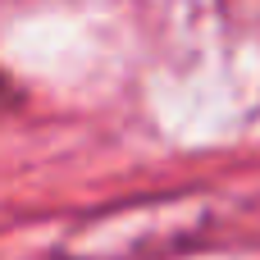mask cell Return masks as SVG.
I'll list each match as a JSON object with an SVG mask.
<instances>
[{
	"label": "cell",
	"mask_w": 260,
	"mask_h": 260,
	"mask_svg": "<svg viewBox=\"0 0 260 260\" xmlns=\"http://www.w3.org/2000/svg\"><path fill=\"white\" fill-rule=\"evenodd\" d=\"M229 219V206L206 192L142 197L78 219L59 242V260H169L206 247Z\"/></svg>",
	"instance_id": "obj_1"
},
{
	"label": "cell",
	"mask_w": 260,
	"mask_h": 260,
	"mask_svg": "<svg viewBox=\"0 0 260 260\" xmlns=\"http://www.w3.org/2000/svg\"><path fill=\"white\" fill-rule=\"evenodd\" d=\"M9 96H14V78L0 69V101H9Z\"/></svg>",
	"instance_id": "obj_2"
}]
</instances>
